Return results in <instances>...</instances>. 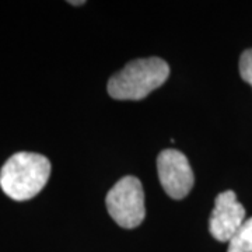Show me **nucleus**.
<instances>
[{
  "label": "nucleus",
  "mask_w": 252,
  "mask_h": 252,
  "mask_svg": "<svg viewBox=\"0 0 252 252\" xmlns=\"http://www.w3.org/2000/svg\"><path fill=\"white\" fill-rule=\"evenodd\" d=\"M51 162L45 156L28 152L13 154L0 170V187L14 200L36 196L49 180Z\"/></svg>",
  "instance_id": "nucleus-1"
},
{
  "label": "nucleus",
  "mask_w": 252,
  "mask_h": 252,
  "mask_svg": "<svg viewBox=\"0 0 252 252\" xmlns=\"http://www.w3.org/2000/svg\"><path fill=\"white\" fill-rule=\"evenodd\" d=\"M170 76V66L160 58L136 59L108 81V94L115 99L137 101L161 87Z\"/></svg>",
  "instance_id": "nucleus-2"
},
{
  "label": "nucleus",
  "mask_w": 252,
  "mask_h": 252,
  "mask_svg": "<svg viewBox=\"0 0 252 252\" xmlns=\"http://www.w3.org/2000/svg\"><path fill=\"white\" fill-rule=\"evenodd\" d=\"M105 203L111 217L124 228H135L146 216L143 187L136 177L118 181L108 192Z\"/></svg>",
  "instance_id": "nucleus-3"
},
{
  "label": "nucleus",
  "mask_w": 252,
  "mask_h": 252,
  "mask_svg": "<svg viewBox=\"0 0 252 252\" xmlns=\"http://www.w3.org/2000/svg\"><path fill=\"white\" fill-rule=\"evenodd\" d=\"M157 171L165 193L184 199L193 187V172L185 154L174 149L162 150L157 157Z\"/></svg>",
  "instance_id": "nucleus-4"
},
{
  "label": "nucleus",
  "mask_w": 252,
  "mask_h": 252,
  "mask_svg": "<svg viewBox=\"0 0 252 252\" xmlns=\"http://www.w3.org/2000/svg\"><path fill=\"white\" fill-rule=\"evenodd\" d=\"M245 220V209L237 200L234 192H221L216 198L209 220L210 234L220 243H228Z\"/></svg>",
  "instance_id": "nucleus-5"
},
{
  "label": "nucleus",
  "mask_w": 252,
  "mask_h": 252,
  "mask_svg": "<svg viewBox=\"0 0 252 252\" xmlns=\"http://www.w3.org/2000/svg\"><path fill=\"white\" fill-rule=\"evenodd\" d=\"M227 252H252V217L247 219L231 237Z\"/></svg>",
  "instance_id": "nucleus-6"
},
{
  "label": "nucleus",
  "mask_w": 252,
  "mask_h": 252,
  "mask_svg": "<svg viewBox=\"0 0 252 252\" xmlns=\"http://www.w3.org/2000/svg\"><path fill=\"white\" fill-rule=\"evenodd\" d=\"M240 74L244 81L252 86V49L245 51L240 58Z\"/></svg>",
  "instance_id": "nucleus-7"
},
{
  "label": "nucleus",
  "mask_w": 252,
  "mask_h": 252,
  "mask_svg": "<svg viewBox=\"0 0 252 252\" xmlns=\"http://www.w3.org/2000/svg\"><path fill=\"white\" fill-rule=\"evenodd\" d=\"M84 1H70V4H83Z\"/></svg>",
  "instance_id": "nucleus-8"
}]
</instances>
